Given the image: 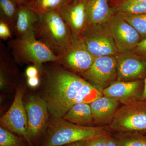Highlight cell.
<instances>
[{"instance_id":"cell-25","label":"cell","mask_w":146,"mask_h":146,"mask_svg":"<svg viewBox=\"0 0 146 146\" xmlns=\"http://www.w3.org/2000/svg\"><path fill=\"white\" fill-rule=\"evenodd\" d=\"M12 33L8 24L4 21L0 20V38L7 40L11 38Z\"/></svg>"},{"instance_id":"cell-28","label":"cell","mask_w":146,"mask_h":146,"mask_svg":"<svg viewBox=\"0 0 146 146\" xmlns=\"http://www.w3.org/2000/svg\"><path fill=\"white\" fill-rule=\"evenodd\" d=\"M25 74L27 78H29L39 76L40 73L38 69L33 65L29 66L27 68Z\"/></svg>"},{"instance_id":"cell-30","label":"cell","mask_w":146,"mask_h":146,"mask_svg":"<svg viewBox=\"0 0 146 146\" xmlns=\"http://www.w3.org/2000/svg\"><path fill=\"white\" fill-rule=\"evenodd\" d=\"M91 140H86L68 144L62 146H86Z\"/></svg>"},{"instance_id":"cell-22","label":"cell","mask_w":146,"mask_h":146,"mask_svg":"<svg viewBox=\"0 0 146 146\" xmlns=\"http://www.w3.org/2000/svg\"><path fill=\"white\" fill-rule=\"evenodd\" d=\"M117 13L121 15H134L146 13V2H119L112 6Z\"/></svg>"},{"instance_id":"cell-16","label":"cell","mask_w":146,"mask_h":146,"mask_svg":"<svg viewBox=\"0 0 146 146\" xmlns=\"http://www.w3.org/2000/svg\"><path fill=\"white\" fill-rule=\"evenodd\" d=\"M40 15L26 5H19L13 34L18 38L35 37V31Z\"/></svg>"},{"instance_id":"cell-21","label":"cell","mask_w":146,"mask_h":146,"mask_svg":"<svg viewBox=\"0 0 146 146\" xmlns=\"http://www.w3.org/2000/svg\"><path fill=\"white\" fill-rule=\"evenodd\" d=\"M113 137L118 146H146V135L138 133H117Z\"/></svg>"},{"instance_id":"cell-26","label":"cell","mask_w":146,"mask_h":146,"mask_svg":"<svg viewBox=\"0 0 146 146\" xmlns=\"http://www.w3.org/2000/svg\"><path fill=\"white\" fill-rule=\"evenodd\" d=\"M110 133L92 139L86 146H106L108 136Z\"/></svg>"},{"instance_id":"cell-10","label":"cell","mask_w":146,"mask_h":146,"mask_svg":"<svg viewBox=\"0 0 146 146\" xmlns=\"http://www.w3.org/2000/svg\"><path fill=\"white\" fill-rule=\"evenodd\" d=\"M25 106L27 115L29 137L33 145H36L46 134L48 125V107L43 98L38 96L29 98Z\"/></svg>"},{"instance_id":"cell-7","label":"cell","mask_w":146,"mask_h":146,"mask_svg":"<svg viewBox=\"0 0 146 146\" xmlns=\"http://www.w3.org/2000/svg\"><path fill=\"white\" fill-rule=\"evenodd\" d=\"M59 65L81 74L94 63L96 57L89 51L80 35H72L70 43L58 56Z\"/></svg>"},{"instance_id":"cell-1","label":"cell","mask_w":146,"mask_h":146,"mask_svg":"<svg viewBox=\"0 0 146 146\" xmlns=\"http://www.w3.org/2000/svg\"><path fill=\"white\" fill-rule=\"evenodd\" d=\"M45 87L43 98L52 119L63 118L74 101L86 81L62 66L44 69Z\"/></svg>"},{"instance_id":"cell-5","label":"cell","mask_w":146,"mask_h":146,"mask_svg":"<svg viewBox=\"0 0 146 146\" xmlns=\"http://www.w3.org/2000/svg\"><path fill=\"white\" fill-rule=\"evenodd\" d=\"M110 130L117 133H138L146 135V102L139 101L123 105L118 109Z\"/></svg>"},{"instance_id":"cell-13","label":"cell","mask_w":146,"mask_h":146,"mask_svg":"<svg viewBox=\"0 0 146 146\" xmlns=\"http://www.w3.org/2000/svg\"><path fill=\"white\" fill-rule=\"evenodd\" d=\"M144 80L134 81H116L102 91L104 96L114 98L123 105L132 104L142 100Z\"/></svg>"},{"instance_id":"cell-29","label":"cell","mask_w":146,"mask_h":146,"mask_svg":"<svg viewBox=\"0 0 146 146\" xmlns=\"http://www.w3.org/2000/svg\"><path fill=\"white\" fill-rule=\"evenodd\" d=\"M27 84L31 88H35L39 85L40 80L39 76L34 77L27 78Z\"/></svg>"},{"instance_id":"cell-6","label":"cell","mask_w":146,"mask_h":146,"mask_svg":"<svg viewBox=\"0 0 146 146\" xmlns=\"http://www.w3.org/2000/svg\"><path fill=\"white\" fill-rule=\"evenodd\" d=\"M80 36L95 57L115 56L118 53L108 23L88 25Z\"/></svg>"},{"instance_id":"cell-32","label":"cell","mask_w":146,"mask_h":146,"mask_svg":"<svg viewBox=\"0 0 146 146\" xmlns=\"http://www.w3.org/2000/svg\"><path fill=\"white\" fill-rule=\"evenodd\" d=\"M142 101L146 102V78L144 80L143 92L142 95Z\"/></svg>"},{"instance_id":"cell-35","label":"cell","mask_w":146,"mask_h":146,"mask_svg":"<svg viewBox=\"0 0 146 146\" xmlns=\"http://www.w3.org/2000/svg\"><path fill=\"white\" fill-rule=\"evenodd\" d=\"M110 1H112V2H113V5H114L115 3H116L119 1L120 0H110Z\"/></svg>"},{"instance_id":"cell-9","label":"cell","mask_w":146,"mask_h":146,"mask_svg":"<svg viewBox=\"0 0 146 146\" xmlns=\"http://www.w3.org/2000/svg\"><path fill=\"white\" fill-rule=\"evenodd\" d=\"M25 88L17 89L13 103L0 119L1 126L24 138L29 146H33L29 137L27 115L23 98Z\"/></svg>"},{"instance_id":"cell-2","label":"cell","mask_w":146,"mask_h":146,"mask_svg":"<svg viewBox=\"0 0 146 146\" xmlns=\"http://www.w3.org/2000/svg\"><path fill=\"white\" fill-rule=\"evenodd\" d=\"M108 126L78 125L63 119H52L49 123L41 146H62L91 140L111 133Z\"/></svg>"},{"instance_id":"cell-14","label":"cell","mask_w":146,"mask_h":146,"mask_svg":"<svg viewBox=\"0 0 146 146\" xmlns=\"http://www.w3.org/2000/svg\"><path fill=\"white\" fill-rule=\"evenodd\" d=\"M87 1L70 0L66 5L57 11L69 26L72 35H80L87 26Z\"/></svg>"},{"instance_id":"cell-18","label":"cell","mask_w":146,"mask_h":146,"mask_svg":"<svg viewBox=\"0 0 146 146\" xmlns=\"http://www.w3.org/2000/svg\"><path fill=\"white\" fill-rule=\"evenodd\" d=\"M64 119L78 125L92 126L94 124L90 104H78L73 106L63 118Z\"/></svg>"},{"instance_id":"cell-11","label":"cell","mask_w":146,"mask_h":146,"mask_svg":"<svg viewBox=\"0 0 146 146\" xmlns=\"http://www.w3.org/2000/svg\"><path fill=\"white\" fill-rule=\"evenodd\" d=\"M108 23L118 52L131 51L142 40L137 31L119 13H115Z\"/></svg>"},{"instance_id":"cell-24","label":"cell","mask_w":146,"mask_h":146,"mask_svg":"<svg viewBox=\"0 0 146 146\" xmlns=\"http://www.w3.org/2000/svg\"><path fill=\"white\" fill-rule=\"evenodd\" d=\"M121 16L137 31L142 39L146 38V13Z\"/></svg>"},{"instance_id":"cell-33","label":"cell","mask_w":146,"mask_h":146,"mask_svg":"<svg viewBox=\"0 0 146 146\" xmlns=\"http://www.w3.org/2000/svg\"><path fill=\"white\" fill-rule=\"evenodd\" d=\"M19 5H27L31 1V0H14Z\"/></svg>"},{"instance_id":"cell-36","label":"cell","mask_w":146,"mask_h":146,"mask_svg":"<svg viewBox=\"0 0 146 146\" xmlns=\"http://www.w3.org/2000/svg\"><path fill=\"white\" fill-rule=\"evenodd\" d=\"M72 1H82V0H72Z\"/></svg>"},{"instance_id":"cell-27","label":"cell","mask_w":146,"mask_h":146,"mask_svg":"<svg viewBox=\"0 0 146 146\" xmlns=\"http://www.w3.org/2000/svg\"><path fill=\"white\" fill-rule=\"evenodd\" d=\"M132 51L138 54L146 59V38L142 39Z\"/></svg>"},{"instance_id":"cell-20","label":"cell","mask_w":146,"mask_h":146,"mask_svg":"<svg viewBox=\"0 0 146 146\" xmlns=\"http://www.w3.org/2000/svg\"><path fill=\"white\" fill-rule=\"evenodd\" d=\"M70 0H31L28 6L39 15L48 11L59 10Z\"/></svg>"},{"instance_id":"cell-34","label":"cell","mask_w":146,"mask_h":146,"mask_svg":"<svg viewBox=\"0 0 146 146\" xmlns=\"http://www.w3.org/2000/svg\"><path fill=\"white\" fill-rule=\"evenodd\" d=\"M119 2H146V0H120L119 1L117 2V3Z\"/></svg>"},{"instance_id":"cell-3","label":"cell","mask_w":146,"mask_h":146,"mask_svg":"<svg viewBox=\"0 0 146 146\" xmlns=\"http://www.w3.org/2000/svg\"><path fill=\"white\" fill-rule=\"evenodd\" d=\"M72 34L67 23L56 11L40 15L35 37L58 56L70 43Z\"/></svg>"},{"instance_id":"cell-4","label":"cell","mask_w":146,"mask_h":146,"mask_svg":"<svg viewBox=\"0 0 146 146\" xmlns=\"http://www.w3.org/2000/svg\"><path fill=\"white\" fill-rule=\"evenodd\" d=\"M8 46L16 63L21 65L32 63L42 76L44 72V63H57L59 60L58 56L36 38L16 37L10 40Z\"/></svg>"},{"instance_id":"cell-12","label":"cell","mask_w":146,"mask_h":146,"mask_svg":"<svg viewBox=\"0 0 146 146\" xmlns=\"http://www.w3.org/2000/svg\"><path fill=\"white\" fill-rule=\"evenodd\" d=\"M117 61V81L130 82L146 78V59L133 52H118Z\"/></svg>"},{"instance_id":"cell-23","label":"cell","mask_w":146,"mask_h":146,"mask_svg":"<svg viewBox=\"0 0 146 146\" xmlns=\"http://www.w3.org/2000/svg\"><path fill=\"white\" fill-rule=\"evenodd\" d=\"M0 146H29L24 138L10 131L0 127Z\"/></svg>"},{"instance_id":"cell-31","label":"cell","mask_w":146,"mask_h":146,"mask_svg":"<svg viewBox=\"0 0 146 146\" xmlns=\"http://www.w3.org/2000/svg\"><path fill=\"white\" fill-rule=\"evenodd\" d=\"M106 146H118L115 141V138L111 133L110 134L108 139L107 145Z\"/></svg>"},{"instance_id":"cell-17","label":"cell","mask_w":146,"mask_h":146,"mask_svg":"<svg viewBox=\"0 0 146 146\" xmlns=\"http://www.w3.org/2000/svg\"><path fill=\"white\" fill-rule=\"evenodd\" d=\"M86 12L87 25L107 23L117 13L110 5V0H87Z\"/></svg>"},{"instance_id":"cell-8","label":"cell","mask_w":146,"mask_h":146,"mask_svg":"<svg viewBox=\"0 0 146 146\" xmlns=\"http://www.w3.org/2000/svg\"><path fill=\"white\" fill-rule=\"evenodd\" d=\"M81 75L87 82L102 93L117 79L115 56L96 57L90 68Z\"/></svg>"},{"instance_id":"cell-15","label":"cell","mask_w":146,"mask_h":146,"mask_svg":"<svg viewBox=\"0 0 146 146\" xmlns=\"http://www.w3.org/2000/svg\"><path fill=\"white\" fill-rule=\"evenodd\" d=\"M120 104L114 98L104 95L90 103L94 124L100 126L110 125L120 107Z\"/></svg>"},{"instance_id":"cell-19","label":"cell","mask_w":146,"mask_h":146,"mask_svg":"<svg viewBox=\"0 0 146 146\" xmlns=\"http://www.w3.org/2000/svg\"><path fill=\"white\" fill-rule=\"evenodd\" d=\"M18 7L19 4L14 0H0V20L8 24L12 33L15 26Z\"/></svg>"}]
</instances>
